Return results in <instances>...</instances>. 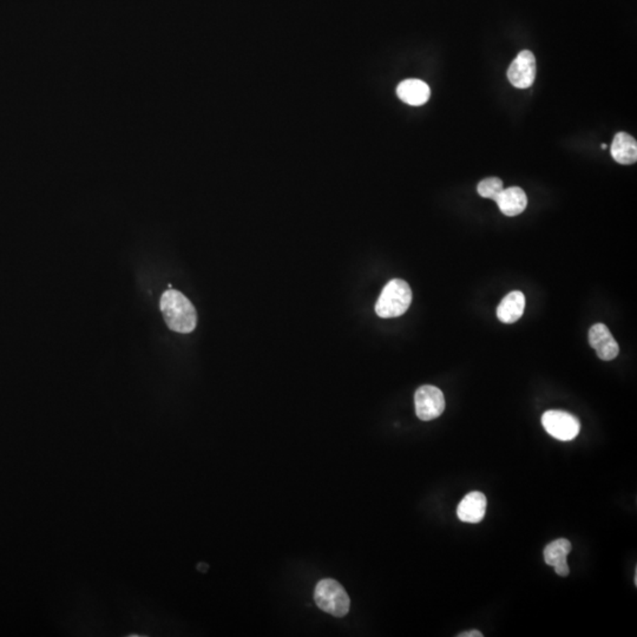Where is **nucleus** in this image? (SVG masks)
Listing matches in <instances>:
<instances>
[{
    "mask_svg": "<svg viewBox=\"0 0 637 637\" xmlns=\"http://www.w3.org/2000/svg\"><path fill=\"white\" fill-rule=\"evenodd\" d=\"M160 307L167 325L174 332L187 334L196 328V309L181 292L175 289L165 291L162 294Z\"/></svg>",
    "mask_w": 637,
    "mask_h": 637,
    "instance_id": "obj_1",
    "label": "nucleus"
},
{
    "mask_svg": "<svg viewBox=\"0 0 637 637\" xmlns=\"http://www.w3.org/2000/svg\"><path fill=\"white\" fill-rule=\"evenodd\" d=\"M412 302V291L406 281L394 279L382 289L375 304V313L382 318H398L407 312Z\"/></svg>",
    "mask_w": 637,
    "mask_h": 637,
    "instance_id": "obj_2",
    "label": "nucleus"
},
{
    "mask_svg": "<svg viewBox=\"0 0 637 637\" xmlns=\"http://www.w3.org/2000/svg\"><path fill=\"white\" fill-rule=\"evenodd\" d=\"M316 606L333 616H346L350 611V599L339 582L325 578L318 582L314 592Z\"/></svg>",
    "mask_w": 637,
    "mask_h": 637,
    "instance_id": "obj_3",
    "label": "nucleus"
},
{
    "mask_svg": "<svg viewBox=\"0 0 637 637\" xmlns=\"http://www.w3.org/2000/svg\"><path fill=\"white\" fill-rule=\"evenodd\" d=\"M544 430L560 441H570L577 437L581 424L577 418L564 411H548L543 414Z\"/></svg>",
    "mask_w": 637,
    "mask_h": 637,
    "instance_id": "obj_4",
    "label": "nucleus"
},
{
    "mask_svg": "<svg viewBox=\"0 0 637 637\" xmlns=\"http://www.w3.org/2000/svg\"><path fill=\"white\" fill-rule=\"evenodd\" d=\"M414 405L416 414L421 421H433L444 412V394L436 386H421L414 394Z\"/></svg>",
    "mask_w": 637,
    "mask_h": 637,
    "instance_id": "obj_5",
    "label": "nucleus"
},
{
    "mask_svg": "<svg viewBox=\"0 0 637 637\" xmlns=\"http://www.w3.org/2000/svg\"><path fill=\"white\" fill-rule=\"evenodd\" d=\"M536 58L529 50H524L517 55L516 60L509 67L508 78L515 88L529 89L536 79Z\"/></svg>",
    "mask_w": 637,
    "mask_h": 637,
    "instance_id": "obj_6",
    "label": "nucleus"
},
{
    "mask_svg": "<svg viewBox=\"0 0 637 637\" xmlns=\"http://www.w3.org/2000/svg\"><path fill=\"white\" fill-rule=\"evenodd\" d=\"M589 343L596 350L599 359L614 360L619 355L620 347L609 328L603 323H596L589 331Z\"/></svg>",
    "mask_w": 637,
    "mask_h": 637,
    "instance_id": "obj_7",
    "label": "nucleus"
},
{
    "mask_svg": "<svg viewBox=\"0 0 637 637\" xmlns=\"http://www.w3.org/2000/svg\"><path fill=\"white\" fill-rule=\"evenodd\" d=\"M487 511V497L480 491L466 494L459 503L457 516L462 522L480 523Z\"/></svg>",
    "mask_w": 637,
    "mask_h": 637,
    "instance_id": "obj_8",
    "label": "nucleus"
},
{
    "mask_svg": "<svg viewBox=\"0 0 637 637\" xmlns=\"http://www.w3.org/2000/svg\"><path fill=\"white\" fill-rule=\"evenodd\" d=\"M397 95L409 106H421L430 99V87L421 79H406L398 85Z\"/></svg>",
    "mask_w": 637,
    "mask_h": 637,
    "instance_id": "obj_9",
    "label": "nucleus"
},
{
    "mask_svg": "<svg viewBox=\"0 0 637 637\" xmlns=\"http://www.w3.org/2000/svg\"><path fill=\"white\" fill-rule=\"evenodd\" d=\"M496 204L502 213L506 216H517L519 214H522L526 211L528 206V197L522 188L519 187H510L506 189H503Z\"/></svg>",
    "mask_w": 637,
    "mask_h": 637,
    "instance_id": "obj_10",
    "label": "nucleus"
},
{
    "mask_svg": "<svg viewBox=\"0 0 637 637\" xmlns=\"http://www.w3.org/2000/svg\"><path fill=\"white\" fill-rule=\"evenodd\" d=\"M526 309V297L522 292L515 291L509 293L498 306L497 316L499 321L504 323H514L522 318Z\"/></svg>",
    "mask_w": 637,
    "mask_h": 637,
    "instance_id": "obj_11",
    "label": "nucleus"
},
{
    "mask_svg": "<svg viewBox=\"0 0 637 637\" xmlns=\"http://www.w3.org/2000/svg\"><path fill=\"white\" fill-rule=\"evenodd\" d=\"M611 155L620 165H634L637 161L636 140L627 133H616L611 144Z\"/></svg>",
    "mask_w": 637,
    "mask_h": 637,
    "instance_id": "obj_12",
    "label": "nucleus"
},
{
    "mask_svg": "<svg viewBox=\"0 0 637 637\" xmlns=\"http://www.w3.org/2000/svg\"><path fill=\"white\" fill-rule=\"evenodd\" d=\"M571 543L565 538L556 539L550 543L544 549V560L548 565L555 567L560 562H565L571 551Z\"/></svg>",
    "mask_w": 637,
    "mask_h": 637,
    "instance_id": "obj_13",
    "label": "nucleus"
},
{
    "mask_svg": "<svg viewBox=\"0 0 637 637\" xmlns=\"http://www.w3.org/2000/svg\"><path fill=\"white\" fill-rule=\"evenodd\" d=\"M503 189H504L503 182L498 177H489V179H483L477 187V190H478V194H480V196L484 197V199H490V200H494V202H496Z\"/></svg>",
    "mask_w": 637,
    "mask_h": 637,
    "instance_id": "obj_14",
    "label": "nucleus"
},
{
    "mask_svg": "<svg viewBox=\"0 0 637 637\" xmlns=\"http://www.w3.org/2000/svg\"><path fill=\"white\" fill-rule=\"evenodd\" d=\"M555 571H556L557 575H560L562 577H567L569 572H570V569H569V565H567V562H560V563L556 564L555 567H553Z\"/></svg>",
    "mask_w": 637,
    "mask_h": 637,
    "instance_id": "obj_15",
    "label": "nucleus"
},
{
    "mask_svg": "<svg viewBox=\"0 0 637 637\" xmlns=\"http://www.w3.org/2000/svg\"><path fill=\"white\" fill-rule=\"evenodd\" d=\"M458 637H483V634L478 631H470L459 634Z\"/></svg>",
    "mask_w": 637,
    "mask_h": 637,
    "instance_id": "obj_16",
    "label": "nucleus"
},
{
    "mask_svg": "<svg viewBox=\"0 0 637 637\" xmlns=\"http://www.w3.org/2000/svg\"><path fill=\"white\" fill-rule=\"evenodd\" d=\"M601 148H602V149H606V144H602V145H601Z\"/></svg>",
    "mask_w": 637,
    "mask_h": 637,
    "instance_id": "obj_17",
    "label": "nucleus"
}]
</instances>
